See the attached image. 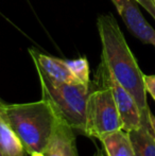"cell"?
<instances>
[{
	"label": "cell",
	"instance_id": "1",
	"mask_svg": "<svg viewBox=\"0 0 155 156\" xmlns=\"http://www.w3.org/2000/svg\"><path fill=\"white\" fill-rule=\"evenodd\" d=\"M97 27L102 45L101 62L138 104L141 113L147 117L150 111L147 101L143 71L139 68L121 29L112 14L98 17Z\"/></svg>",
	"mask_w": 155,
	"mask_h": 156
},
{
	"label": "cell",
	"instance_id": "2",
	"mask_svg": "<svg viewBox=\"0 0 155 156\" xmlns=\"http://www.w3.org/2000/svg\"><path fill=\"white\" fill-rule=\"evenodd\" d=\"M0 116L14 131L26 152H43L58 122L56 115L44 99L21 104L0 102Z\"/></svg>",
	"mask_w": 155,
	"mask_h": 156
},
{
	"label": "cell",
	"instance_id": "3",
	"mask_svg": "<svg viewBox=\"0 0 155 156\" xmlns=\"http://www.w3.org/2000/svg\"><path fill=\"white\" fill-rule=\"evenodd\" d=\"M37 73L41 82V99L49 103L58 120L75 131L85 134L86 104L91 90L90 85L55 82L41 70H37Z\"/></svg>",
	"mask_w": 155,
	"mask_h": 156
},
{
	"label": "cell",
	"instance_id": "4",
	"mask_svg": "<svg viewBox=\"0 0 155 156\" xmlns=\"http://www.w3.org/2000/svg\"><path fill=\"white\" fill-rule=\"evenodd\" d=\"M121 129H123L122 120L112 89L102 82L99 88L90 90L87 99L85 135L99 139L105 134Z\"/></svg>",
	"mask_w": 155,
	"mask_h": 156
},
{
	"label": "cell",
	"instance_id": "5",
	"mask_svg": "<svg viewBox=\"0 0 155 156\" xmlns=\"http://www.w3.org/2000/svg\"><path fill=\"white\" fill-rule=\"evenodd\" d=\"M98 79L108 85L112 89L124 131H134L139 129L143 123H149V115L147 117L143 115L134 98L118 83L103 62L100 63L98 69Z\"/></svg>",
	"mask_w": 155,
	"mask_h": 156
},
{
	"label": "cell",
	"instance_id": "6",
	"mask_svg": "<svg viewBox=\"0 0 155 156\" xmlns=\"http://www.w3.org/2000/svg\"><path fill=\"white\" fill-rule=\"evenodd\" d=\"M130 32L145 44L155 48V30L145 19L135 0H112Z\"/></svg>",
	"mask_w": 155,
	"mask_h": 156
},
{
	"label": "cell",
	"instance_id": "7",
	"mask_svg": "<svg viewBox=\"0 0 155 156\" xmlns=\"http://www.w3.org/2000/svg\"><path fill=\"white\" fill-rule=\"evenodd\" d=\"M75 129L58 120L51 138L44 149V156H79Z\"/></svg>",
	"mask_w": 155,
	"mask_h": 156
},
{
	"label": "cell",
	"instance_id": "8",
	"mask_svg": "<svg viewBox=\"0 0 155 156\" xmlns=\"http://www.w3.org/2000/svg\"><path fill=\"white\" fill-rule=\"evenodd\" d=\"M30 54L32 56L35 67L37 70H41L48 78L55 82L68 83V84H77L78 80L72 76L70 70L66 66L64 60H61L53 56L45 55L38 53L33 50H30Z\"/></svg>",
	"mask_w": 155,
	"mask_h": 156
},
{
	"label": "cell",
	"instance_id": "9",
	"mask_svg": "<svg viewBox=\"0 0 155 156\" xmlns=\"http://www.w3.org/2000/svg\"><path fill=\"white\" fill-rule=\"evenodd\" d=\"M99 140L103 144L106 156H135L133 144L129 132L123 129L101 136Z\"/></svg>",
	"mask_w": 155,
	"mask_h": 156
},
{
	"label": "cell",
	"instance_id": "10",
	"mask_svg": "<svg viewBox=\"0 0 155 156\" xmlns=\"http://www.w3.org/2000/svg\"><path fill=\"white\" fill-rule=\"evenodd\" d=\"M137 156H155V137L150 123H143L139 129L129 132Z\"/></svg>",
	"mask_w": 155,
	"mask_h": 156
},
{
	"label": "cell",
	"instance_id": "11",
	"mask_svg": "<svg viewBox=\"0 0 155 156\" xmlns=\"http://www.w3.org/2000/svg\"><path fill=\"white\" fill-rule=\"evenodd\" d=\"M0 150L6 156H26L23 144L5 120L0 116Z\"/></svg>",
	"mask_w": 155,
	"mask_h": 156
},
{
	"label": "cell",
	"instance_id": "12",
	"mask_svg": "<svg viewBox=\"0 0 155 156\" xmlns=\"http://www.w3.org/2000/svg\"><path fill=\"white\" fill-rule=\"evenodd\" d=\"M64 62L79 83L84 85H90L89 64L85 56L76 58V60H64Z\"/></svg>",
	"mask_w": 155,
	"mask_h": 156
},
{
	"label": "cell",
	"instance_id": "13",
	"mask_svg": "<svg viewBox=\"0 0 155 156\" xmlns=\"http://www.w3.org/2000/svg\"><path fill=\"white\" fill-rule=\"evenodd\" d=\"M143 82H145V88L148 94L153 98L155 101V74H151V76H143Z\"/></svg>",
	"mask_w": 155,
	"mask_h": 156
},
{
	"label": "cell",
	"instance_id": "14",
	"mask_svg": "<svg viewBox=\"0 0 155 156\" xmlns=\"http://www.w3.org/2000/svg\"><path fill=\"white\" fill-rule=\"evenodd\" d=\"M136 3L140 4L155 20V0H135Z\"/></svg>",
	"mask_w": 155,
	"mask_h": 156
},
{
	"label": "cell",
	"instance_id": "15",
	"mask_svg": "<svg viewBox=\"0 0 155 156\" xmlns=\"http://www.w3.org/2000/svg\"><path fill=\"white\" fill-rule=\"evenodd\" d=\"M149 123H150V126H151L152 133H153V135L155 137V116L151 113V112L149 113Z\"/></svg>",
	"mask_w": 155,
	"mask_h": 156
},
{
	"label": "cell",
	"instance_id": "16",
	"mask_svg": "<svg viewBox=\"0 0 155 156\" xmlns=\"http://www.w3.org/2000/svg\"><path fill=\"white\" fill-rule=\"evenodd\" d=\"M93 156H104V154H103V152L100 150V149H97V151H96L95 154H93Z\"/></svg>",
	"mask_w": 155,
	"mask_h": 156
},
{
	"label": "cell",
	"instance_id": "17",
	"mask_svg": "<svg viewBox=\"0 0 155 156\" xmlns=\"http://www.w3.org/2000/svg\"><path fill=\"white\" fill-rule=\"evenodd\" d=\"M30 156H44L43 153L41 152H35V153H32V154H30Z\"/></svg>",
	"mask_w": 155,
	"mask_h": 156
},
{
	"label": "cell",
	"instance_id": "18",
	"mask_svg": "<svg viewBox=\"0 0 155 156\" xmlns=\"http://www.w3.org/2000/svg\"><path fill=\"white\" fill-rule=\"evenodd\" d=\"M0 156H6L5 154H4V153L3 152H2V151L1 150H0Z\"/></svg>",
	"mask_w": 155,
	"mask_h": 156
},
{
	"label": "cell",
	"instance_id": "19",
	"mask_svg": "<svg viewBox=\"0 0 155 156\" xmlns=\"http://www.w3.org/2000/svg\"><path fill=\"white\" fill-rule=\"evenodd\" d=\"M135 156H137V155H136V154H135Z\"/></svg>",
	"mask_w": 155,
	"mask_h": 156
}]
</instances>
